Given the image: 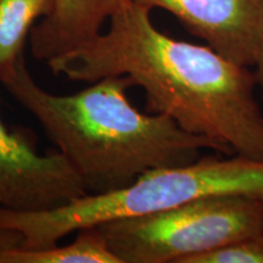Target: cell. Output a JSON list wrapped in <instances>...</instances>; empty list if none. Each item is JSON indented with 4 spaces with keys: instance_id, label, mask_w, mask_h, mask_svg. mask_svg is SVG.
<instances>
[{
    "instance_id": "cell-2",
    "label": "cell",
    "mask_w": 263,
    "mask_h": 263,
    "mask_svg": "<svg viewBox=\"0 0 263 263\" xmlns=\"http://www.w3.org/2000/svg\"><path fill=\"white\" fill-rule=\"evenodd\" d=\"M2 84L37 118L89 194L124 188L149 171L192 163L202 150L223 153L172 118L134 107L127 97L134 85L127 76H108L78 93L55 95L35 83L24 60Z\"/></svg>"
},
{
    "instance_id": "cell-6",
    "label": "cell",
    "mask_w": 263,
    "mask_h": 263,
    "mask_svg": "<svg viewBox=\"0 0 263 263\" xmlns=\"http://www.w3.org/2000/svg\"><path fill=\"white\" fill-rule=\"evenodd\" d=\"M168 11L218 54L254 66L263 31V0H136Z\"/></svg>"
},
{
    "instance_id": "cell-9",
    "label": "cell",
    "mask_w": 263,
    "mask_h": 263,
    "mask_svg": "<svg viewBox=\"0 0 263 263\" xmlns=\"http://www.w3.org/2000/svg\"><path fill=\"white\" fill-rule=\"evenodd\" d=\"M77 233L76 240L67 245L9 250L2 255L0 263H121L95 227Z\"/></svg>"
},
{
    "instance_id": "cell-8",
    "label": "cell",
    "mask_w": 263,
    "mask_h": 263,
    "mask_svg": "<svg viewBox=\"0 0 263 263\" xmlns=\"http://www.w3.org/2000/svg\"><path fill=\"white\" fill-rule=\"evenodd\" d=\"M52 5L54 0H0V83L25 60L26 41Z\"/></svg>"
},
{
    "instance_id": "cell-11",
    "label": "cell",
    "mask_w": 263,
    "mask_h": 263,
    "mask_svg": "<svg viewBox=\"0 0 263 263\" xmlns=\"http://www.w3.org/2000/svg\"><path fill=\"white\" fill-rule=\"evenodd\" d=\"M24 245V239L17 232L0 229V257L9 250Z\"/></svg>"
},
{
    "instance_id": "cell-12",
    "label": "cell",
    "mask_w": 263,
    "mask_h": 263,
    "mask_svg": "<svg viewBox=\"0 0 263 263\" xmlns=\"http://www.w3.org/2000/svg\"><path fill=\"white\" fill-rule=\"evenodd\" d=\"M254 66L256 67V70L254 72H255L256 82H257V89L259 90V93H261L262 104H263V31H262L261 38H259Z\"/></svg>"
},
{
    "instance_id": "cell-5",
    "label": "cell",
    "mask_w": 263,
    "mask_h": 263,
    "mask_svg": "<svg viewBox=\"0 0 263 263\" xmlns=\"http://www.w3.org/2000/svg\"><path fill=\"white\" fill-rule=\"evenodd\" d=\"M89 194L61 153L42 155L34 136L9 129L0 117V209L39 212Z\"/></svg>"
},
{
    "instance_id": "cell-3",
    "label": "cell",
    "mask_w": 263,
    "mask_h": 263,
    "mask_svg": "<svg viewBox=\"0 0 263 263\" xmlns=\"http://www.w3.org/2000/svg\"><path fill=\"white\" fill-rule=\"evenodd\" d=\"M218 196L263 202V161L236 154L228 159L203 156L184 166L149 171L124 188L87 194L48 211H10L5 223L21 234L25 248L43 249L58 244L71 233L101 223Z\"/></svg>"
},
{
    "instance_id": "cell-4",
    "label": "cell",
    "mask_w": 263,
    "mask_h": 263,
    "mask_svg": "<svg viewBox=\"0 0 263 263\" xmlns=\"http://www.w3.org/2000/svg\"><path fill=\"white\" fill-rule=\"evenodd\" d=\"M95 228L121 263H184L263 229V202L240 196L206 197Z\"/></svg>"
},
{
    "instance_id": "cell-10",
    "label": "cell",
    "mask_w": 263,
    "mask_h": 263,
    "mask_svg": "<svg viewBox=\"0 0 263 263\" xmlns=\"http://www.w3.org/2000/svg\"><path fill=\"white\" fill-rule=\"evenodd\" d=\"M184 263H263V229Z\"/></svg>"
},
{
    "instance_id": "cell-7",
    "label": "cell",
    "mask_w": 263,
    "mask_h": 263,
    "mask_svg": "<svg viewBox=\"0 0 263 263\" xmlns=\"http://www.w3.org/2000/svg\"><path fill=\"white\" fill-rule=\"evenodd\" d=\"M124 2L54 0L50 14L33 27L29 35L33 58L49 62L88 44Z\"/></svg>"
},
{
    "instance_id": "cell-1",
    "label": "cell",
    "mask_w": 263,
    "mask_h": 263,
    "mask_svg": "<svg viewBox=\"0 0 263 263\" xmlns=\"http://www.w3.org/2000/svg\"><path fill=\"white\" fill-rule=\"evenodd\" d=\"M151 9L127 0L106 32L47 62L55 76L93 83L127 76L145 91L146 110L205 137L227 155L263 161V112L255 72L213 50L159 31Z\"/></svg>"
}]
</instances>
